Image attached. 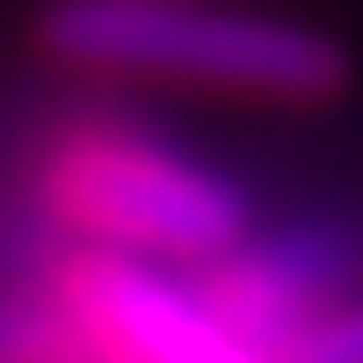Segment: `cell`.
I'll return each mask as SVG.
<instances>
[{
	"instance_id": "cell-3",
	"label": "cell",
	"mask_w": 363,
	"mask_h": 363,
	"mask_svg": "<svg viewBox=\"0 0 363 363\" xmlns=\"http://www.w3.org/2000/svg\"><path fill=\"white\" fill-rule=\"evenodd\" d=\"M37 335L58 363H269L203 306L196 277L73 247L44 284Z\"/></svg>"
},
{
	"instance_id": "cell-4",
	"label": "cell",
	"mask_w": 363,
	"mask_h": 363,
	"mask_svg": "<svg viewBox=\"0 0 363 363\" xmlns=\"http://www.w3.org/2000/svg\"><path fill=\"white\" fill-rule=\"evenodd\" d=\"M196 291L247 349H277L342 298V262L327 240H240L225 262L196 269Z\"/></svg>"
},
{
	"instance_id": "cell-5",
	"label": "cell",
	"mask_w": 363,
	"mask_h": 363,
	"mask_svg": "<svg viewBox=\"0 0 363 363\" xmlns=\"http://www.w3.org/2000/svg\"><path fill=\"white\" fill-rule=\"evenodd\" d=\"M262 356L269 363H363V298H335L327 313H313L298 335H284Z\"/></svg>"
},
{
	"instance_id": "cell-2",
	"label": "cell",
	"mask_w": 363,
	"mask_h": 363,
	"mask_svg": "<svg viewBox=\"0 0 363 363\" xmlns=\"http://www.w3.org/2000/svg\"><path fill=\"white\" fill-rule=\"evenodd\" d=\"M44 211L80 247L131 255L153 269H211L247 240L240 182L124 124H80L51 145Z\"/></svg>"
},
{
	"instance_id": "cell-1",
	"label": "cell",
	"mask_w": 363,
	"mask_h": 363,
	"mask_svg": "<svg viewBox=\"0 0 363 363\" xmlns=\"http://www.w3.org/2000/svg\"><path fill=\"white\" fill-rule=\"evenodd\" d=\"M44 51L80 73L182 80L247 102H327L349 80L342 44L313 22L203 0H58L44 15Z\"/></svg>"
}]
</instances>
